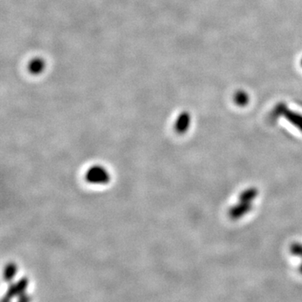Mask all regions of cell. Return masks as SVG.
<instances>
[{
	"label": "cell",
	"instance_id": "2",
	"mask_svg": "<svg viewBox=\"0 0 302 302\" xmlns=\"http://www.w3.org/2000/svg\"><path fill=\"white\" fill-rule=\"evenodd\" d=\"M28 285H29V279L26 277L21 278L18 281L13 282L11 285H9L3 301H9L14 297H20L21 295L26 293Z\"/></svg>",
	"mask_w": 302,
	"mask_h": 302
},
{
	"label": "cell",
	"instance_id": "1",
	"mask_svg": "<svg viewBox=\"0 0 302 302\" xmlns=\"http://www.w3.org/2000/svg\"><path fill=\"white\" fill-rule=\"evenodd\" d=\"M85 180L89 184L106 185L110 183L111 176L105 167L100 165H94L86 170Z\"/></svg>",
	"mask_w": 302,
	"mask_h": 302
},
{
	"label": "cell",
	"instance_id": "5",
	"mask_svg": "<svg viewBox=\"0 0 302 302\" xmlns=\"http://www.w3.org/2000/svg\"><path fill=\"white\" fill-rule=\"evenodd\" d=\"M18 272V267L15 263H9L3 269V279L6 282H11L15 279Z\"/></svg>",
	"mask_w": 302,
	"mask_h": 302
},
{
	"label": "cell",
	"instance_id": "3",
	"mask_svg": "<svg viewBox=\"0 0 302 302\" xmlns=\"http://www.w3.org/2000/svg\"><path fill=\"white\" fill-rule=\"evenodd\" d=\"M190 124V114L187 113V112H182L176 119V124H175V130L179 134H183L189 129Z\"/></svg>",
	"mask_w": 302,
	"mask_h": 302
},
{
	"label": "cell",
	"instance_id": "4",
	"mask_svg": "<svg viewBox=\"0 0 302 302\" xmlns=\"http://www.w3.org/2000/svg\"><path fill=\"white\" fill-rule=\"evenodd\" d=\"M46 61L42 58L36 57L32 59L28 64V69L33 75H39L46 69Z\"/></svg>",
	"mask_w": 302,
	"mask_h": 302
}]
</instances>
